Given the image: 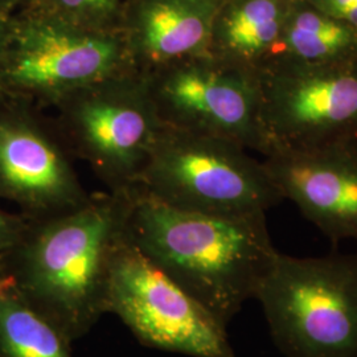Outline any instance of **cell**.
<instances>
[{"label": "cell", "mask_w": 357, "mask_h": 357, "mask_svg": "<svg viewBox=\"0 0 357 357\" xmlns=\"http://www.w3.org/2000/svg\"><path fill=\"white\" fill-rule=\"evenodd\" d=\"M128 211V191L94 192L70 212L29 220L3 262L22 295L70 344L107 314L110 268Z\"/></svg>", "instance_id": "7a4b0ae2"}, {"label": "cell", "mask_w": 357, "mask_h": 357, "mask_svg": "<svg viewBox=\"0 0 357 357\" xmlns=\"http://www.w3.org/2000/svg\"><path fill=\"white\" fill-rule=\"evenodd\" d=\"M8 26H10V19L0 15V54H1L3 48H4V44H6V38H7V33H8Z\"/></svg>", "instance_id": "ffe728a7"}, {"label": "cell", "mask_w": 357, "mask_h": 357, "mask_svg": "<svg viewBox=\"0 0 357 357\" xmlns=\"http://www.w3.org/2000/svg\"><path fill=\"white\" fill-rule=\"evenodd\" d=\"M43 0H0V15L11 19L16 15L33 11Z\"/></svg>", "instance_id": "d6986e66"}, {"label": "cell", "mask_w": 357, "mask_h": 357, "mask_svg": "<svg viewBox=\"0 0 357 357\" xmlns=\"http://www.w3.org/2000/svg\"><path fill=\"white\" fill-rule=\"evenodd\" d=\"M258 76L265 155L357 138V59L314 64L273 57Z\"/></svg>", "instance_id": "9c48e42d"}, {"label": "cell", "mask_w": 357, "mask_h": 357, "mask_svg": "<svg viewBox=\"0 0 357 357\" xmlns=\"http://www.w3.org/2000/svg\"><path fill=\"white\" fill-rule=\"evenodd\" d=\"M274 57L314 64L356 60L357 28L295 0Z\"/></svg>", "instance_id": "5bb4252c"}, {"label": "cell", "mask_w": 357, "mask_h": 357, "mask_svg": "<svg viewBox=\"0 0 357 357\" xmlns=\"http://www.w3.org/2000/svg\"><path fill=\"white\" fill-rule=\"evenodd\" d=\"M162 123L268 153L258 73L209 53L142 73Z\"/></svg>", "instance_id": "ba28073f"}, {"label": "cell", "mask_w": 357, "mask_h": 357, "mask_svg": "<svg viewBox=\"0 0 357 357\" xmlns=\"http://www.w3.org/2000/svg\"><path fill=\"white\" fill-rule=\"evenodd\" d=\"M264 165L282 199L324 236L357 241V138L274 150Z\"/></svg>", "instance_id": "8fae6325"}, {"label": "cell", "mask_w": 357, "mask_h": 357, "mask_svg": "<svg viewBox=\"0 0 357 357\" xmlns=\"http://www.w3.org/2000/svg\"><path fill=\"white\" fill-rule=\"evenodd\" d=\"M255 301L284 357H357V255L278 253Z\"/></svg>", "instance_id": "277c9868"}, {"label": "cell", "mask_w": 357, "mask_h": 357, "mask_svg": "<svg viewBox=\"0 0 357 357\" xmlns=\"http://www.w3.org/2000/svg\"><path fill=\"white\" fill-rule=\"evenodd\" d=\"M52 109L66 149L91 168L106 191L135 187L163 128L142 73L132 69L107 77Z\"/></svg>", "instance_id": "5b68a950"}, {"label": "cell", "mask_w": 357, "mask_h": 357, "mask_svg": "<svg viewBox=\"0 0 357 357\" xmlns=\"http://www.w3.org/2000/svg\"><path fill=\"white\" fill-rule=\"evenodd\" d=\"M295 0H222L208 53L255 73L275 56Z\"/></svg>", "instance_id": "4fadbf2b"}, {"label": "cell", "mask_w": 357, "mask_h": 357, "mask_svg": "<svg viewBox=\"0 0 357 357\" xmlns=\"http://www.w3.org/2000/svg\"><path fill=\"white\" fill-rule=\"evenodd\" d=\"M29 220L22 213H11L0 205V264L22 243Z\"/></svg>", "instance_id": "e0dca14e"}, {"label": "cell", "mask_w": 357, "mask_h": 357, "mask_svg": "<svg viewBox=\"0 0 357 357\" xmlns=\"http://www.w3.org/2000/svg\"><path fill=\"white\" fill-rule=\"evenodd\" d=\"M52 118L31 103L0 94V200L28 220L70 212L85 190Z\"/></svg>", "instance_id": "30bf717a"}, {"label": "cell", "mask_w": 357, "mask_h": 357, "mask_svg": "<svg viewBox=\"0 0 357 357\" xmlns=\"http://www.w3.org/2000/svg\"><path fill=\"white\" fill-rule=\"evenodd\" d=\"M236 142L163 125L134 188L180 211L266 213L281 193L264 160Z\"/></svg>", "instance_id": "3957f363"}, {"label": "cell", "mask_w": 357, "mask_h": 357, "mask_svg": "<svg viewBox=\"0 0 357 357\" xmlns=\"http://www.w3.org/2000/svg\"><path fill=\"white\" fill-rule=\"evenodd\" d=\"M1 265H3V264H0V266H1Z\"/></svg>", "instance_id": "44dd1931"}, {"label": "cell", "mask_w": 357, "mask_h": 357, "mask_svg": "<svg viewBox=\"0 0 357 357\" xmlns=\"http://www.w3.org/2000/svg\"><path fill=\"white\" fill-rule=\"evenodd\" d=\"M107 314L153 349L188 357H234L228 328L142 253L128 233L113 257Z\"/></svg>", "instance_id": "52a82bcc"}, {"label": "cell", "mask_w": 357, "mask_h": 357, "mask_svg": "<svg viewBox=\"0 0 357 357\" xmlns=\"http://www.w3.org/2000/svg\"><path fill=\"white\" fill-rule=\"evenodd\" d=\"M125 0H43L41 10L72 26L96 32H119Z\"/></svg>", "instance_id": "2e32d148"}, {"label": "cell", "mask_w": 357, "mask_h": 357, "mask_svg": "<svg viewBox=\"0 0 357 357\" xmlns=\"http://www.w3.org/2000/svg\"><path fill=\"white\" fill-rule=\"evenodd\" d=\"M132 69L119 32L84 29L33 10L10 19L0 94L52 109L76 90Z\"/></svg>", "instance_id": "8992f818"}, {"label": "cell", "mask_w": 357, "mask_h": 357, "mask_svg": "<svg viewBox=\"0 0 357 357\" xmlns=\"http://www.w3.org/2000/svg\"><path fill=\"white\" fill-rule=\"evenodd\" d=\"M222 0H125L119 33L131 66L147 73L208 53Z\"/></svg>", "instance_id": "7c38bea8"}, {"label": "cell", "mask_w": 357, "mask_h": 357, "mask_svg": "<svg viewBox=\"0 0 357 357\" xmlns=\"http://www.w3.org/2000/svg\"><path fill=\"white\" fill-rule=\"evenodd\" d=\"M130 241L228 328L255 299L277 255L266 213L208 215L180 211L131 188Z\"/></svg>", "instance_id": "6da1fadb"}, {"label": "cell", "mask_w": 357, "mask_h": 357, "mask_svg": "<svg viewBox=\"0 0 357 357\" xmlns=\"http://www.w3.org/2000/svg\"><path fill=\"white\" fill-rule=\"evenodd\" d=\"M70 343L0 266V357H72Z\"/></svg>", "instance_id": "9a60e30c"}, {"label": "cell", "mask_w": 357, "mask_h": 357, "mask_svg": "<svg viewBox=\"0 0 357 357\" xmlns=\"http://www.w3.org/2000/svg\"><path fill=\"white\" fill-rule=\"evenodd\" d=\"M321 11L357 28V0H307Z\"/></svg>", "instance_id": "ac0fdd59"}]
</instances>
